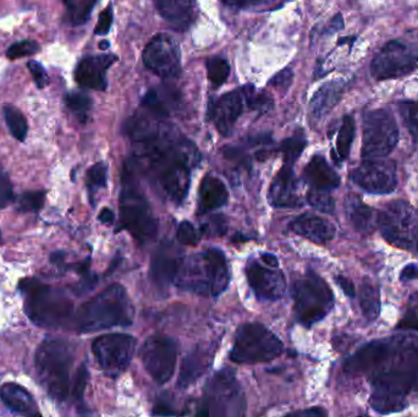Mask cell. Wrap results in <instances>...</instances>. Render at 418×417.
<instances>
[{"mask_svg":"<svg viewBox=\"0 0 418 417\" xmlns=\"http://www.w3.org/2000/svg\"><path fill=\"white\" fill-rule=\"evenodd\" d=\"M13 200V186L6 175L0 173V209L4 208Z\"/></svg>","mask_w":418,"mask_h":417,"instance_id":"48","label":"cell"},{"mask_svg":"<svg viewBox=\"0 0 418 417\" xmlns=\"http://www.w3.org/2000/svg\"><path fill=\"white\" fill-rule=\"evenodd\" d=\"M399 111L402 114L406 128L418 144V101H404L399 103Z\"/></svg>","mask_w":418,"mask_h":417,"instance_id":"37","label":"cell"},{"mask_svg":"<svg viewBox=\"0 0 418 417\" xmlns=\"http://www.w3.org/2000/svg\"><path fill=\"white\" fill-rule=\"evenodd\" d=\"M153 415H176V413L170 409L169 405L159 403L154 406Z\"/></svg>","mask_w":418,"mask_h":417,"instance_id":"57","label":"cell"},{"mask_svg":"<svg viewBox=\"0 0 418 417\" xmlns=\"http://www.w3.org/2000/svg\"><path fill=\"white\" fill-rule=\"evenodd\" d=\"M111 24H113V6L109 5L108 8L104 9L98 17V24L94 29L96 34H107L111 30Z\"/></svg>","mask_w":418,"mask_h":417,"instance_id":"49","label":"cell"},{"mask_svg":"<svg viewBox=\"0 0 418 417\" xmlns=\"http://www.w3.org/2000/svg\"><path fill=\"white\" fill-rule=\"evenodd\" d=\"M109 46H111V44H109V42H107V41H102V42L99 43V48H101L102 51H107Z\"/></svg>","mask_w":418,"mask_h":417,"instance_id":"61","label":"cell"},{"mask_svg":"<svg viewBox=\"0 0 418 417\" xmlns=\"http://www.w3.org/2000/svg\"><path fill=\"white\" fill-rule=\"evenodd\" d=\"M140 356L148 375L158 384L167 383L175 371L178 344L170 336L156 334L142 345Z\"/></svg>","mask_w":418,"mask_h":417,"instance_id":"15","label":"cell"},{"mask_svg":"<svg viewBox=\"0 0 418 417\" xmlns=\"http://www.w3.org/2000/svg\"><path fill=\"white\" fill-rule=\"evenodd\" d=\"M136 344V339L130 334L111 333L98 336L92 343V351L103 372L116 378L128 368Z\"/></svg>","mask_w":418,"mask_h":417,"instance_id":"14","label":"cell"},{"mask_svg":"<svg viewBox=\"0 0 418 417\" xmlns=\"http://www.w3.org/2000/svg\"><path fill=\"white\" fill-rule=\"evenodd\" d=\"M284 350L282 343L268 328L260 323H245L235 334L231 361L243 365L273 361Z\"/></svg>","mask_w":418,"mask_h":417,"instance_id":"10","label":"cell"},{"mask_svg":"<svg viewBox=\"0 0 418 417\" xmlns=\"http://www.w3.org/2000/svg\"><path fill=\"white\" fill-rule=\"evenodd\" d=\"M87 381H88V370H87L86 363H82L77 370L73 388V396L76 401H81L83 399Z\"/></svg>","mask_w":418,"mask_h":417,"instance_id":"46","label":"cell"},{"mask_svg":"<svg viewBox=\"0 0 418 417\" xmlns=\"http://www.w3.org/2000/svg\"><path fill=\"white\" fill-rule=\"evenodd\" d=\"M346 213L354 229L361 234H371L378 226V213L369 206L365 205L356 195L347 197Z\"/></svg>","mask_w":418,"mask_h":417,"instance_id":"29","label":"cell"},{"mask_svg":"<svg viewBox=\"0 0 418 417\" xmlns=\"http://www.w3.org/2000/svg\"><path fill=\"white\" fill-rule=\"evenodd\" d=\"M372 76L378 81L394 80L418 69V44L394 39L382 48L371 63Z\"/></svg>","mask_w":418,"mask_h":417,"instance_id":"13","label":"cell"},{"mask_svg":"<svg viewBox=\"0 0 418 417\" xmlns=\"http://www.w3.org/2000/svg\"><path fill=\"white\" fill-rule=\"evenodd\" d=\"M114 218H116L114 212L109 208H103L98 216L99 221L103 223V224H106V226H111V224H113Z\"/></svg>","mask_w":418,"mask_h":417,"instance_id":"56","label":"cell"},{"mask_svg":"<svg viewBox=\"0 0 418 417\" xmlns=\"http://www.w3.org/2000/svg\"><path fill=\"white\" fill-rule=\"evenodd\" d=\"M108 168L103 162L91 166L86 175V185L91 194L98 191L107 186Z\"/></svg>","mask_w":418,"mask_h":417,"instance_id":"39","label":"cell"},{"mask_svg":"<svg viewBox=\"0 0 418 417\" xmlns=\"http://www.w3.org/2000/svg\"><path fill=\"white\" fill-rule=\"evenodd\" d=\"M63 1H64V4L66 5V8H68V13H70V11H73V9L76 6L78 0H63Z\"/></svg>","mask_w":418,"mask_h":417,"instance_id":"60","label":"cell"},{"mask_svg":"<svg viewBox=\"0 0 418 417\" xmlns=\"http://www.w3.org/2000/svg\"><path fill=\"white\" fill-rule=\"evenodd\" d=\"M3 114H4L5 121L8 125L9 130L11 132L17 141H25L29 131V125L26 121L25 116L22 115L21 111L17 109L16 106L6 104L3 108Z\"/></svg>","mask_w":418,"mask_h":417,"instance_id":"34","label":"cell"},{"mask_svg":"<svg viewBox=\"0 0 418 417\" xmlns=\"http://www.w3.org/2000/svg\"><path fill=\"white\" fill-rule=\"evenodd\" d=\"M65 102L68 109L76 115L77 119L81 123H86L88 119L91 109H92V99L90 96H87L82 92H71L66 94Z\"/></svg>","mask_w":418,"mask_h":417,"instance_id":"35","label":"cell"},{"mask_svg":"<svg viewBox=\"0 0 418 417\" xmlns=\"http://www.w3.org/2000/svg\"><path fill=\"white\" fill-rule=\"evenodd\" d=\"M135 317L131 298L124 286L113 284L83 303L75 315L77 332L92 333L113 327H128Z\"/></svg>","mask_w":418,"mask_h":417,"instance_id":"3","label":"cell"},{"mask_svg":"<svg viewBox=\"0 0 418 417\" xmlns=\"http://www.w3.org/2000/svg\"><path fill=\"white\" fill-rule=\"evenodd\" d=\"M308 205H311L313 208L318 209L323 213H333L335 211V202L333 197L327 190H320V189L312 188L307 192Z\"/></svg>","mask_w":418,"mask_h":417,"instance_id":"38","label":"cell"},{"mask_svg":"<svg viewBox=\"0 0 418 417\" xmlns=\"http://www.w3.org/2000/svg\"><path fill=\"white\" fill-rule=\"evenodd\" d=\"M198 195V214H205L220 208L229 199V192L222 180L207 175L202 180Z\"/></svg>","mask_w":418,"mask_h":417,"instance_id":"28","label":"cell"},{"mask_svg":"<svg viewBox=\"0 0 418 417\" xmlns=\"http://www.w3.org/2000/svg\"><path fill=\"white\" fill-rule=\"evenodd\" d=\"M355 120L350 115H346L342 119V126L339 130L337 139V149L333 151V157L337 163L345 161L350 154L351 146L355 137Z\"/></svg>","mask_w":418,"mask_h":417,"instance_id":"31","label":"cell"},{"mask_svg":"<svg viewBox=\"0 0 418 417\" xmlns=\"http://www.w3.org/2000/svg\"><path fill=\"white\" fill-rule=\"evenodd\" d=\"M214 350L215 349L210 345H198L184 358L178 382V386L181 389L193 386L197 379L205 375V371L208 370L213 361Z\"/></svg>","mask_w":418,"mask_h":417,"instance_id":"25","label":"cell"},{"mask_svg":"<svg viewBox=\"0 0 418 417\" xmlns=\"http://www.w3.org/2000/svg\"><path fill=\"white\" fill-rule=\"evenodd\" d=\"M345 89L346 84L342 80L327 82L322 86L320 90L313 94L310 103V109L313 116L320 119L328 114L342 99Z\"/></svg>","mask_w":418,"mask_h":417,"instance_id":"30","label":"cell"},{"mask_svg":"<svg viewBox=\"0 0 418 417\" xmlns=\"http://www.w3.org/2000/svg\"><path fill=\"white\" fill-rule=\"evenodd\" d=\"M19 288L26 295V315L39 327H65L73 318V303L63 291L36 279H24Z\"/></svg>","mask_w":418,"mask_h":417,"instance_id":"7","label":"cell"},{"mask_svg":"<svg viewBox=\"0 0 418 417\" xmlns=\"http://www.w3.org/2000/svg\"><path fill=\"white\" fill-rule=\"evenodd\" d=\"M292 77H294V74L291 71V69H284L269 81V86L275 87V89L287 90L292 82Z\"/></svg>","mask_w":418,"mask_h":417,"instance_id":"50","label":"cell"},{"mask_svg":"<svg viewBox=\"0 0 418 417\" xmlns=\"http://www.w3.org/2000/svg\"><path fill=\"white\" fill-rule=\"evenodd\" d=\"M207 73L210 84L214 87H219L225 84L228 77L230 75V65L224 58L213 56L207 60Z\"/></svg>","mask_w":418,"mask_h":417,"instance_id":"36","label":"cell"},{"mask_svg":"<svg viewBox=\"0 0 418 417\" xmlns=\"http://www.w3.org/2000/svg\"><path fill=\"white\" fill-rule=\"evenodd\" d=\"M178 240L180 243L183 245H188V246H193L198 243V233L193 226V223L188 221H181L179 228H178Z\"/></svg>","mask_w":418,"mask_h":417,"instance_id":"45","label":"cell"},{"mask_svg":"<svg viewBox=\"0 0 418 417\" xmlns=\"http://www.w3.org/2000/svg\"><path fill=\"white\" fill-rule=\"evenodd\" d=\"M399 141V128L393 113L387 108L373 109L363 118V159L385 158Z\"/></svg>","mask_w":418,"mask_h":417,"instance_id":"12","label":"cell"},{"mask_svg":"<svg viewBox=\"0 0 418 417\" xmlns=\"http://www.w3.org/2000/svg\"><path fill=\"white\" fill-rule=\"evenodd\" d=\"M290 229L302 238L317 243H328L335 236L337 231L330 221L311 213H305L292 219Z\"/></svg>","mask_w":418,"mask_h":417,"instance_id":"24","label":"cell"},{"mask_svg":"<svg viewBox=\"0 0 418 417\" xmlns=\"http://www.w3.org/2000/svg\"><path fill=\"white\" fill-rule=\"evenodd\" d=\"M246 277L248 286L260 300L277 301L285 294V277L277 268L265 267L260 262L251 260L246 266Z\"/></svg>","mask_w":418,"mask_h":417,"instance_id":"18","label":"cell"},{"mask_svg":"<svg viewBox=\"0 0 418 417\" xmlns=\"http://www.w3.org/2000/svg\"><path fill=\"white\" fill-rule=\"evenodd\" d=\"M116 60L113 54L86 56L77 65L75 80L83 89L104 91L107 89V70Z\"/></svg>","mask_w":418,"mask_h":417,"instance_id":"21","label":"cell"},{"mask_svg":"<svg viewBox=\"0 0 418 417\" xmlns=\"http://www.w3.org/2000/svg\"><path fill=\"white\" fill-rule=\"evenodd\" d=\"M246 409L243 388L230 368H223L209 379L197 415L200 416H241Z\"/></svg>","mask_w":418,"mask_h":417,"instance_id":"8","label":"cell"},{"mask_svg":"<svg viewBox=\"0 0 418 417\" xmlns=\"http://www.w3.org/2000/svg\"><path fill=\"white\" fill-rule=\"evenodd\" d=\"M397 329H411L418 331V295L416 298H411V305L397 323Z\"/></svg>","mask_w":418,"mask_h":417,"instance_id":"44","label":"cell"},{"mask_svg":"<svg viewBox=\"0 0 418 417\" xmlns=\"http://www.w3.org/2000/svg\"><path fill=\"white\" fill-rule=\"evenodd\" d=\"M0 399L13 413L24 416H39V406L25 388L16 383H6L0 388Z\"/></svg>","mask_w":418,"mask_h":417,"instance_id":"27","label":"cell"},{"mask_svg":"<svg viewBox=\"0 0 418 417\" xmlns=\"http://www.w3.org/2000/svg\"><path fill=\"white\" fill-rule=\"evenodd\" d=\"M335 281H337V286L342 288V291H344L349 298H355L356 291H355L354 283H352L350 279L342 277V276H337V277H335Z\"/></svg>","mask_w":418,"mask_h":417,"instance_id":"53","label":"cell"},{"mask_svg":"<svg viewBox=\"0 0 418 417\" xmlns=\"http://www.w3.org/2000/svg\"><path fill=\"white\" fill-rule=\"evenodd\" d=\"M97 0H78L76 6L70 11V20L73 25H83L88 21Z\"/></svg>","mask_w":418,"mask_h":417,"instance_id":"41","label":"cell"},{"mask_svg":"<svg viewBox=\"0 0 418 417\" xmlns=\"http://www.w3.org/2000/svg\"><path fill=\"white\" fill-rule=\"evenodd\" d=\"M154 4L174 30L186 31L196 20V0H154Z\"/></svg>","mask_w":418,"mask_h":417,"instance_id":"23","label":"cell"},{"mask_svg":"<svg viewBox=\"0 0 418 417\" xmlns=\"http://www.w3.org/2000/svg\"><path fill=\"white\" fill-rule=\"evenodd\" d=\"M65 253L64 252H56V253H53L51 257V261L53 263H60V262H63L64 261Z\"/></svg>","mask_w":418,"mask_h":417,"instance_id":"59","label":"cell"},{"mask_svg":"<svg viewBox=\"0 0 418 417\" xmlns=\"http://www.w3.org/2000/svg\"><path fill=\"white\" fill-rule=\"evenodd\" d=\"M295 313L299 322L311 327L333 310L334 294L323 278L308 271L292 288Z\"/></svg>","mask_w":418,"mask_h":417,"instance_id":"9","label":"cell"},{"mask_svg":"<svg viewBox=\"0 0 418 417\" xmlns=\"http://www.w3.org/2000/svg\"><path fill=\"white\" fill-rule=\"evenodd\" d=\"M357 186L374 195H388L397 189V166L384 158L363 159L350 175Z\"/></svg>","mask_w":418,"mask_h":417,"instance_id":"17","label":"cell"},{"mask_svg":"<svg viewBox=\"0 0 418 417\" xmlns=\"http://www.w3.org/2000/svg\"><path fill=\"white\" fill-rule=\"evenodd\" d=\"M260 258L262 261L265 262L268 267H273V268H277V266H279V261H277V257L275 256L272 255V253H262L260 256Z\"/></svg>","mask_w":418,"mask_h":417,"instance_id":"58","label":"cell"},{"mask_svg":"<svg viewBox=\"0 0 418 417\" xmlns=\"http://www.w3.org/2000/svg\"><path fill=\"white\" fill-rule=\"evenodd\" d=\"M224 230H225V226H224V221H220V218L215 217L213 219H210V221L203 226V231H205V234L209 235H219L223 234L224 233Z\"/></svg>","mask_w":418,"mask_h":417,"instance_id":"51","label":"cell"},{"mask_svg":"<svg viewBox=\"0 0 418 417\" xmlns=\"http://www.w3.org/2000/svg\"><path fill=\"white\" fill-rule=\"evenodd\" d=\"M46 201V191H26L19 197L20 212H39Z\"/></svg>","mask_w":418,"mask_h":417,"instance_id":"40","label":"cell"},{"mask_svg":"<svg viewBox=\"0 0 418 417\" xmlns=\"http://www.w3.org/2000/svg\"><path fill=\"white\" fill-rule=\"evenodd\" d=\"M303 178L312 188L330 191L340 185V176L322 156L312 157L305 171Z\"/></svg>","mask_w":418,"mask_h":417,"instance_id":"26","label":"cell"},{"mask_svg":"<svg viewBox=\"0 0 418 417\" xmlns=\"http://www.w3.org/2000/svg\"><path fill=\"white\" fill-rule=\"evenodd\" d=\"M344 370L368 376L373 387L369 404L374 411H402L411 393L418 391V336L368 343L346 360Z\"/></svg>","mask_w":418,"mask_h":417,"instance_id":"2","label":"cell"},{"mask_svg":"<svg viewBox=\"0 0 418 417\" xmlns=\"http://www.w3.org/2000/svg\"><path fill=\"white\" fill-rule=\"evenodd\" d=\"M306 145L307 140L302 131L296 132L292 136L282 141L279 151L282 154L284 164L294 166L295 162L299 159Z\"/></svg>","mask_w":418,"mask_h":417,"instance_id":"33","label":"cell"},{"mask_svg":"<svg viewBox=\"0 0 418 417\" xmlns=\"http://www.w3.org/2000/svg\"><path fill=\"white\" fill-rule=\"evenodd\" d=\"M120 226L128 230L141 243H150L157 235L158 223L154 217L150 202L138 185L136 171L124 163L120 192Z\"/></svg>","mask_w":418,"mask_h":417,"instance_id":"5","label":"cell"},{"mask_svg":"<svg viewBox=\"0 0 418 417\" xmlns=\"http://www.w3.org/2000/svg\"><path fill=\"white\" fill-rule=\"evenodd\" d=\"M124 132L133 146L126 162L159 195L180 205L188 195L193 171L201 162L196 146L150 113L133 115L125 123Z\"/></svg>","mask_w":418,"mask_h":417,"instance_id":"1","label":"cell"},{"mask_svg":"<svg viewBox=\"0 0 418 417\" xmlns=\"http://www.w3.org/2000/svg\"><path fill=\"white\" fill-rule=\"evenodd\" d=\"M39 51V43L25 39L21 42L14 43L11 47H9L8 56L9 59H17V58H24V56H32Z\"/></svg>","mask_w":418,"mask_h":417,"instance_id":"43","label":"cell"},{"mask_svg":"<svg viewBox=\"0 0 418 417\" xmlns=\"http://www.w3.org/2000/svg\"><path fill=\"white\" fill-rule=\"evenodd\" d=\"M290 415H295V416L320 417L325 416L327 411H325L322 408H312V409L303 410V411H296V413H290Z\"/></svg>","mask_w":418,"mask_h":417,"instance_id":"55","label":"cell"},{"mask_svg":"<svg viewBox=\"0 0 418 417\" xmlns=\"http://www.w3.org/2000/svg\"><path fill=\"white\" fill-rule=\"evenodd\" d=\"M146 68L162 79H173L181 71V51L170 34H158L142 53Z\"/></svg>","mask_w":418,"mask_h":417,"instance_id":"16","label":"cell"},{"mask_svg":"<svg viewBox=\"0 0 418 417\" xmlns=\"http://www.w3.org/2000/svg\"><path fill=\"white\" fill-rule=\"evenodd\" d=\"M73 348L68 341L47 338L36 353V370L39 382L54 401H66L70 392V371Z\"/></svg>","mask_w":418,"mask_h":417,"instance_id":"6","label":"cell"},{"mask_svg":"<svg viewBox=\"0 0 418 417\" xmlns=\"http://www.w3.org/2000/svg\"><path fill=\"white\" fill-rule=\"evenodd\" d=\"M360 305L368 321H376L380 312L379 289L372 283H363L360 289Z\"/></svg>","mask_w":418,"mask_h":417,"instance_id":"32","label":"cell"},{"mask_svg":"<svg viewBox=\"0 0 418 417\" xmlns=\"http://www.w3.org/2000/svg\"><path fill=\"white\" fill-rule=\"evenodd\" d=\"M224 4L231 8L248 9L262 3L263 0H222Z\"/></svg>","mask_w":418,"mask_h":417,"instance_id":"52","label":"cell"},{"mask_svg":"<svg viewBox=\"0 0 418 417\" xmlns=\"http://www.w3.org/2000/svg\"><path fill=\"white\" fill-rule=\"evenodd\" d=\"M294 166L282 164L277 176L274 178L268 192L270 205L277 208H300L302 201L299 195V185L295 178Z\"/></svg>","mask_w":418,"mask_h":417,"instance_id":"22","label":"cell"},{"mask_svg":"<svg viewBox=\"0 0 418 417\" xmlns=\"http://www.w3.org/2000/svg\"><path fill=\"white\" fill-rule=\"evenodd\" d=\"M383 238L397 248L418 251V211L406 201H393L378 213Z\"/></svg>","mask_w":418,"mask_h":417,"instance_id":"11","label":"cell"},{"mask_svg":"<svg viewBox=\"0 0 418 417\" xmlns=\"http://www.w3.org/2000/svg\"><path fill=\"white\" fill-rule=\"evenodd\" d=\"M181 250L173 241H164L154 253L151 263L150 276L159 288H168L175 281L176 274L183 262Z\"/></svg>","mask_w":418,"mask_h":417,"instance_id":"20","label":"cell"},{"mask_svg":"<svg viewBox=\"0 0 418 417\" xmlns=\"http://www.w3.org/2000/svg\"><path fill=\"white\" fill-rule=\"evenodd\" d=\"M246 101H248V106L251 108L252 111H257L258 113H265L273 106V101H272L270 96L265 94L255 96L252 86L246 87Z\"/></svg>","mask_w":418,"mask_h":417,"instance_id":"42","label":"cell"},{"mask_svg":"<svg viewBox=\"0 0 418 417\" xmlns=\"http://www.w3.org/2000/svg\"><path fill=\"white\" fill-rule=\"evenodd\" d=\"M417 264H409V266H406L405 268L402 269V274H400V281H412V279H417Z\"/></svg>","mask_w":418,"mask_h":417,"instance_id":"54","label":"cell"},{"mask_svg":"<svg viewBox=\"0 0 418 417\" xmlns=\"http://www.w3.org/2000/svg\"><path fill=\"white\" fill-rule=\"evenodd\" d=\"M229 283V264L219 248H208L184 258L175 277L180 289L202 296H219Z\"/></svg>","mask_w":418,"mask_h":417,"instance_id":"4","label":"cell"},{"mask_svg":"<svg viewBox=\"0 0 418 417\" xmlns=\"http://www.w3.org/2000/svg\"><path fill=\"white\" fill-rule=\"evenodd\" d=\"M246 99V87L223 94L220 99L210 104L209 120L213 121L218 131L224 136L230 135L235 124L243 111Z\"/></svg>","mask_w":418,"mask_h":417,"instance_id":"19","label":"cell"},{"mask_svg":"<svg viewBox=\"0 0 418 417\" xmlns=\"http://www.w3.org/2000/svg\"><path fill=\"white\" fill-rule=\"evenodd\" d=\"M27 68L30 70L31 75L34 77L37 87L39 89H44L48 85L49 79H48L47 73H46V70H44L42 65L37 63V61H34V60H30L27 63Z\"/></svg>","mask_w":418,"mask_h":417,"instance_id":"47","label":"cell"}]
</instances>
